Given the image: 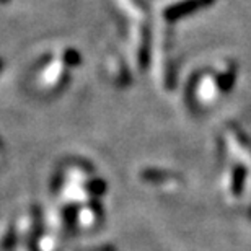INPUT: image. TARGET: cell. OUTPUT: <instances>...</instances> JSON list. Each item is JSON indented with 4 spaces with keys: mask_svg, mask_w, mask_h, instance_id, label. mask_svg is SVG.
<instances>
[{
    "mask_svg": "<svg viewBox=\"0 0 251 251\" xmlns=\"http://www.w3.org/2000/svg\"><path fill=\"white\" fill-rule=\"evenodd\" d=\"M64 59H65V62H67L69 65H77V64L80 62L78 52H75L74 49H69V51H65Z\"/></svg>",
    "mask_w": 251,
    "mask_h": 251,
    "instance_id": "obj_3",
    "label": "cell"
},
{
    "mask_svg": "<svg viewBox=\"0 0 251 251\" xmlns=\"http://www.w3.org/2000/svg\"><path fill=\"white\" fill-rule=\"evenodd\" d=\"M88 189L92 191L93 194H101L104 193V189H106V184H104L101 179H95L93 183L88 184Z\"/></svg>",
    "mask_w": 251,
    "mask_h": 251,
    "instance_id": "obj_4",
    "label": "cell"
},
{
    "mask_svg": "<svg viewBox=\"0 0 251 251\" xmlns=\"http://www.w3.org/2000/svg\"><path fill=\"white\" fill-rule=\"evenodd\" d=\"M209 2H212V0H186V2H179L165 10V18H167L168 22H172V20L186 17V15L193 13L196 8L204 7V5H207Z\"/></svg>",
    "mask_w": 251,
    "mask_h": 251,
    "instance_id": "obj_1",
    "label": "cell"
},
{
    "mask_svg": "<svg viewBox=\"0 0 251 251\" xmlns=\"http://www.w3.org/2000/svg\"><path fill=\"white\" fill-rule=\"evenodd\" d=\"M8 2V0H0V3H7Z\"/></svg>",
    "mask_w": 251,
    "mask_h": 251,
    "instance_id": "obj_6",
    "label": "cell"
},
{
    "mask_svg": "<svg viewBox=\"0 0 251 251\" xmlns=\"http://www.w3.org/2000/svg\"><path fill=\"white\" fill-rule=\"evenodd\" d=\"M2 67H3V61H0V70H2Z\"/></svg>",
    "mask_w": 251,
    "mask_h": 251,
    "instance_id": "obj_5",
    "label": "cell"
},
{
    "mask_svg": "<svg viewBox=\"0 0 251 251\" xmlns=\"http://www.w3.org/2000/svg\"><path fill=\"white\" fill-rule=\"evenodd\" d=\"M142 178L147 179V181H162V179H168L172 178V175L167 173V172H155V170H149V172H144L142 173Z\"/></svg>",
    "mask_w": 251,
    "mask_h": 251,
    "instance_id": "obj_2",
    "label": "cell"
}]
</instances>
